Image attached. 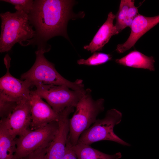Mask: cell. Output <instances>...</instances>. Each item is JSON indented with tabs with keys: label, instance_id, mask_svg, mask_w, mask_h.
I'll list each match as a JSON object with an SVG mask.
<instances>
[{
	"label": "cell",
	"instance_id": "8992f818",
	"mask_svg": "<svg viewBox=\"0 0 159 159\" xmlns=\"http://www.w3.org/2000/svg\"><path fill=\"white\" fill-rule=\"evenodd\" d=\"M58 127V121L53 122L36 129H29L16 138V148L14 159L22 158L38 149L48 148Z\"/></svg>",
	"mask_w": 159,
	"mask_h": 159
},
{
	"label": "cell",
	"instance_id": "ba28073f",
	"mask_svg": "<svg viewBox=\"0 0 159 159\" xmlns=\"http://www.w3.org/2000/svg\"><path fill=\"white\" fill-rule=\"evenodd\" d=\"M11 59L7 54L4 58L6 71L0 79V101L17 102L29 100L31 85L28 81L17 79L10 73Z\"/></svg>",
	"mask_w": 159,
	"mask_h": 159
},
{
	"label": "cell",
	"instance_id": "4fadbf2b",
	"mask_svg": "<svg viewBox=\"0 0 159 159\" xmlns=\"http://www.w3.org/2000/svg\"><path fill=\"white\" fill-rule=\"evenodd\" d=\"M115 18V15L112 12H110L106 21L99 28L89 44L84 46V49L91 53L102 50L111 37L119 34L113 24Z\"/></svg>",
	"mask_w": 159,
	"mask_h": 159
},
{
	"label": "cell",
	"instance_id": "6da1fadb",
	"mask_svg": "<svg viewBox=\"0 0 159 159\" xmlns=\"http://www.w3.org/2000/svg\"><path fill=\"white\" fill-rule=\"evenodd\" d=\"M75 3V1L71 0L34 1L28 16L36 33L32 44L37 45V49L49 51L51 46L47 42L55 36H61L69 40L67 31L69 21L85 16L83 12L78 14L73 12Z\"/></svg>",
	"mask_w": 159,
	"mask_h": 159
},
{
	"label": "cell",
	"instance_id": "3957f363",
	"mask_svg": "<svg viewBox=\"0 0 159 159\" xmlns=\"http://www.w3.org/2000/svg\"><path fill=\"white\" fill-rule=\"evenodd\" d=\"M44 50L37 49L35 52L36 59L34 64L27 72L21 76V79L28 81L32 87L38 84L63 85L74 90L84 92L85 89L82 80H76L71 82L66 79L57 71L54 64L45 57Z\"/></svg>",
	"mask_w": 159,
	"mask_h": 159
},
{
	"label": "cell",
	"instance_id": "9a60e30c",
	"mask_svg": "<svg viewBox=\"0 0 159 159\" xmlns=\"http://www.w3.org/2000/svg\"><path fill=\"white\" fill-rule=\"evenodd\" d=\"M73 149L77 159H119L122 157L120 153L109 155L82 143H77Z\"/></svg>",
	"mask_w": 159,
	"mask_h": 159
},
{
	"label": "cell",
	"instance_id": "5b68a950",
	"mask_svg": "<svg viewBox=\"0 0 159 159\" xmlns=\"http://www.w3.org/2000/svg\"><path fill=\"white\" fill-rule=\"evenodd\" d=\"M122 118L121 113L116 109L107 111L103 118L97 119L92 126L82 133L77 143L90 145L95 142L107 140L130 146L129 144L119 138L114 132V127L120 122Z\"/></svg>",
	"mask_w": 159,
	"mask_h": 159
},
{
	"label": "cell",
	"instance_id": "7a4b0ae2",
	"mask_svg": "<svg viewBox=\"0 0 159 159\" xmlns=\"http://www.w3.org/2000/svg\"><path fill=\"white\" fill-rule=\"evenodd\" d=\"M0 52H8L16 43L26 46L32 44L36 33L28 14L23 11L1 13Z\"/></svg>",
	"mask_w": 159,
	"mask_h": 159
},
{
	"label": "cell",
	"instance_id": "ffe728a7",
	"mask_svg": "<svg viewBox=\"0 0 159 159\" xmlns=\"http://www.w3.org/2000/svg\"><path fill=\"white\" fill-rule=\"evenodd\" d=\"M48 148L38 149L20 159H45V155Z\"/></svg>",
	"mask_w": 159,
	"mask_h": 159
},
{
	"label": "cell",
	"instance_id": "7402d4cb",
	"mask_svg": "<svg viewBox=\"0 0 159 159\" xmlns=\"http://www.w3.org/2000/svg\"></svg>",
	"mask_w": 159,
	"mask_h": 159
},
{
	"label": "cell",
	"instance_id": "2e32d148",
	"mask_svg": "<svg viewBox=\"0 0 159 159\" xmlns=\"http://www.w3.org/2000/svg\"><path fill=\"white\" fill-rule=\"evenodd\" d=\"M15 139L0 120V159H14L16 148Z\"/></svg>",
	"mask_w": 159,
	"mask_h": 159
},
{
	"label": "cell",
	"instance_id": "44dd1931",
	"mask_svg": "<svg viewBox=\"0 0 159 159\" xmlns=\"http://www.w3.org/2000/svg\"><path fill=\"white\" fill-rule=\"evenodd\" d=\"M73 146L67 139L63 159H77L73 149Z\"/></svg>",
	"mask_w": 159,
	"mask_h": 159
},
{
	"label": "cell",
	"instance_id": "d6986e66",
	"mask_svg": "<svg viewBox=\"0 0 159 159\" xmlns=\"http://www.w3.org/2000/svg\"><path fill=\"white\" fill-rule=\"evenodd\" d=\"M1 1L6 2L14 6L16 11H23L28 14L32 9L34 1L32 0H3Z\"/></svg>",
	"mask_w": 159,
	"mask_h": 159
},
{
	"label": "cell",
	"instance_id": "8fae6325",
	"mask_svg": "<svg viewBox=\"0 0 159 159\" xmlns=\"http://www.w3.org/2000/svg\"><path fill=\"white\" fill-rule=\"evenodd\" d=\"M29 102L32 117L30 130L36 129L58 121L60 113L56 112L44 101L35 90L31 91Z\"/></svg>",
	"mask_w": 159,
	"mask_h": 159
},
{
	"label": "cell",
	"instance_id": "7c38bea8",
	"mask_svg": "<svg viewBox=\"0 0 159 159\" xmlns=\"http://www.w3.org/2000/svg\"><path fill=\"white\" fill-rule=\"evenodd\" d=\"M159 23V15L150 17L139 14L132 23L129 37L125 43L118 44L116 50L122 53L129 50L143 35Z\"/></svg>",
	"mask_w": 159,
	"mask_h": 159
},
{
	"label": "cell",
	"instance_id": "9c48e42d",
	"mask_svg": "<svg viewBox=\"0 0 159 159\" xmlns=\"http://www.w3.org/2000/svg\"><path fill=\"white\" fill-rule=\"evenodd\" d=\"M29 100L17 102L8 116L0 120L14 138L30 129L32 117Z\"/></svg>",
	"mask_w": 159,
	"mask_h": 159
},
{
	"label": "cell",
	"instance_id": "52a82bcc",
	"mask_svg": "<svg viewBox=\"0 0 159 159\" xmlns=\"http://www.w3.org/2000/svg\"><path fill=\"white\" fill-rule=\"evenodd\" d=\"M34 87L37 94L58 113L68 107L75 108L85 91L74 90L65 86L41 83Z\"/></svg>",
	"mask_w": 159,
	"mask_h": 159
},
{
	"label": "cell",
	"instance_id": "277c9868",
	"mask_svg": "<svg viewBox=\"0 0 159 159\" xmlns=\"http://www.w3.org/2000/svg\"><path fill=\"white\" fill-rule=\"evenodd\" d=\"M104 102L102 98L94 100L91 90H85L73 115L69 119L68 139L72 146L77 144L82 133L95 122L97 116L104 110Z\"/></svg>",
	"mask_w": 159,
	"mask_h": 159
},
{
	"label": "cell",
	"instance_id": "30bf717a",
	"mask_svg": "<svg viewBox=\"0 0 159 159\" xmlns=\"http://www.w3.org/2000/svg\"><path fill=\"white\" fill-rule=\"evenodd\" d=\"M74 109L68 107L60 113L58 130L47 148L45 159H63L69 132V117Z\"/></svg>",
	"mask_w": 159,
	"mask_h": 159
},
{
	"label": "cell",
	"instance_id": "ac0fdd59",
	"mask_svg": "<svg viewBox=\"0 0 159 159\" xmlns=\"http://www.w3.org/2000/svg\"><path fill=\"white\" fill-rule=\"evenodd\" d=\"M112 58V56L110 54L95 52L86 59H81L78 60L77 63L79 65L97 66L105 63Z\"/></svg>",
	"mask_w": 159,
	"mask_h": 159
},
{
	"label": "cell",
	"instance_id": "e0dca14e",
	"mask_svg": "<svg viewBox=\"0 0 159 159\" xmlns=\"http://www.w3.org/2000/svg\"><path fill=\"white\" fill-rule=\"evenodd\" d=\"M131 0H121L119 9L115 15L116 23L115 25L119 33L125 29V23L127 18L128 10Z\"/></svg>",
	"mask_w": 159,
	"mask_h": 159
},
{
	"label": "cell",
	"instance_id": "5bb4252c",
	"mask_svg": "<svg viewBox=\"0 0 159 159\" xmlns=\"http://www.w3.org/2000/svg\"><path fill=\"white\" fill-rule=\"evenodd\" d=\"M115 62L124 66L155 70V59L153 56H147L137 50L130 52L124 57L115 60Z\"/></svg>",
	"mask_w": 159,
	"mask_h": 159
}]
</instances>
